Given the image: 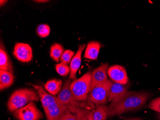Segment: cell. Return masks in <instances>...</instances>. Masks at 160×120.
<instances>
[{"label":"cell","instance_id":"obj_1","mask_svg":"<svg viewBox=\"0 0 160 120\" xmlns=\"http://www.w3.org/2000/svg\"><path fill=\"white\" fill-rule=\"evenodd\" d=\"M149 96L150 94L147 93L128 91L118 100L111 102L109 106V117L139 109L146 103Z\"/></svg>","mask_w":160,"mask_h":120},{"label":"cell","instance_id":"obj_2","mask_svg":"<svg viewBox=\"0 0 160 120\" xmlns=\"http://www.w3.org/2000/svg\"><path fill=\"white\" fill-rule=\"evenodd\" d=\"M36 91L29 88H21L14 91L10 97L7 108L11 112L22 108L32 102H39Z\"/></svg>","mask_w":160,"mask_h":120},{"label":"cell","instance_id":"obj_3","mask_svg":"<svg viewBox=\"0 0 160 120\" xmlns=\"http://www.w3.org/2000/svg\"><path fill=\"white\" fill-rule=\"evenodd\" d=\"M92 81V72L88 71L81 77L71 83L70 89L73 100L79 102H87L90 92Z\"/></svg>","mask_w":160,"mask_h":120},{"label":"cell","instance_id":"obj_4","mask_svg":"<svg viewBox=\"0 0 160 120\" xmlns=\"http://www.w3.org/2000/svg\"><path fill=\"white\" fill-rule=\"evenodd\" d=\"M112 82L107 81L97 85L89 94L87 102L92 108H97L100 105H105L108 101V95Z\"/></svg>","mask_w":160,"mask_h":120},{"label":"cell","instance_id":"obj_5","mask_svg":"<svg viewBox=\"0 0 160 120\" xmlns=\"http://www.w3.org/2000/svg\"><path fill=\"white\" fill-rule=\"evenodd\" d=\"M91 106H84L83 104L75 101L70 105L59 120H82L92 109Z\"/></svg>","mask_w":160,"mask_h":120},{"label":"cell","instance_id":"obj_6","mask_svg":"<svg viewBox=\"0 0 160 120\" xmlns=\"http://www.w3.org/2000/svg\"><path fill=\"white\" fill-rule=\"evenodd\" d=\"M13 113V116L18 120H39L43 118V114L34 102L18 109Z\"/></svg>","mask_w":160,"mask_h":120},{"label":"cell","instance_id":"obj_7","mask_svg":"<svg viewBox=\"0 0 160 120\" xmlns=\"http://www.w3.org/2000/svg\"><path fill=\"white\" fill-rule=\"evenodd\" d=\"M62 103L59 100L50 104L45 109L44 111L48 120H59L64 112L69 108Z\"/></svg>","mask_w":160,"mask_h":120},{"label":"cell","instance_id":"obj_8","mask_svg":"<svg viewBox=\"0 0 160 120\" xmlns=\"http://www.w3.org/2000/svg\"><path fill=\"white\" fill-rule=\"evenodd\" d=\"M13 54L19 61L23 63H28L33 59L32 48L27 43H17L14 46Z\"/></svg>","mask_w":160,"mask_h":120},{"label":"cell","instance_id":"obj_9","mask_svg":"<svg viewBox=\"0 0 160 120\" xmlns=\"http://www.w3.org/2000/svg\"><path fill=\"white\" fill-rule=\"evenodd\" d=\"M108 75L114 82L120 84H127L128 81L126 70L124 67L119 65L111 66L108 69Z\"/></svg>","mask_w":160,"mask_h":120},{"label":"cell","instance_id":"obj_10","mask_svg":"<svg viewBox=\"0 0 160 120\" xmlns=\"http://www.w3.org/2000/svg\"><path fill=\"white\" fill-rule=\"evenodd\" d=\"M85 44H80L78 46V50L70 63V74L69 78L72 81L76 79V74L81 66L82 55V51L86 47Z\"/></svg>","mask_w":160,"mask_h":120},{"label":"cell","instance_id":"obj_11","mask_svg":"<svg viewBox=\"0 0 160 120\" xmlns=\"http://www.w3.org/2000/svg\"><path fill=\"white\" fill-rule=\"evenodd\" d=\"M108 64L106 63L93 70L92 72V81L91 91L97 85L108 80Z\"/></svg>","mask_w":160,"mask_h":120},{"label":"cell","instance_id":"obj_12","mask_svg":"<svg viewBox=\"0 0 160 120\" xmlns=\"http://www.w3.org/2000/svg\"><path fill=\"white\" fill-rule=\"evenodd\" d=\"M27 84L35 88V91L39 97V100L44 110L46 109L50 104L59 100L57 97L54 96L53 95L48 93L45 90L40 86L36 85L31 83H28Z\"/></svg>","mask_w":160,"mask_h":120},{"label":"cell","instance_id":"obj_13","mask_svg":"<svg viewBox=\"0 0 160 120\" xmlns=\"http://www.w3.org/2000/svg\"><path fill=\"white\" fill-rule=\"evenodd\" d=\"M71 83L72 82L70 79H67L65 81L62 88L57 97L58 99L62 103L67 106H70V105L75 102L73 100L70 89Z\"/></svg>","mask_w":160,"mask_h":120},{"label":"cell","instance_id":"obj_14","mask_svg":"<svg viewBox=\"0 0 160 120\" xmlns=\"http://www.w3.org/2000/svg\"><path fill=\"white\" fill-rule=\"evenodd\" d=\"M128 91L127 87L125 86L116 82H112L108 95V101L112 102L118 100Z\"/></svg>","mask_w":160,"mask_h":120},{"label":"cell","instance_id":"obj_15","mask_svg":"<svg viewBox=\"0 0 160 120\" xmlns=\"http://www.w3.org/2000/svg\"><path fill=\"white\" fill-rule=\"evenodd\" d=\"M0 69L13 74V68L9 56L6 52L4 45L1 43L0 47Z\"/></svg>","mask_w":160,"mask_h":120},{"label":"cell","instance_id":"obj_16","mask_svg":"<svg viewBox=\"0 0 160 120\" xmlns=\"http://www.w3.org/2000/svg\"><path fill=\"white\" fill-rule=\"evenodd\" d=\"M101 47V45L99 42L96 41H91L87 44L83 58L91 60H97Z\"/></svg>","mask_w":160,"mask_h":120},{"label":"cell","instance_id":"obj_17","mask_svg":"<svg viewBox=\"0 0 160 120\" xmlns=\"http://www.w3.org/2000/svg\"><path fill=\"white\" fill-rule=\"evenodd\" d=\"M14 76L9 71L0 70V89L1 91L12 85L14 82Z\"/></svg>","mask_w":160,"mask_h":120},{"label":"cell","instance_id":"obj_18","mask_svg":"<svg viewBox=\"0 0 160 120\" xmlns=\"http://www.w3.org/2000/svg\"><path fill=\"white\" fill-rule=\"evenodd\" d=\"M62 81L60 79H54L49 80L45 84L44 87L50 94L56 95L60 93L62 89Z\"/></svg>","mask_w":160,"mask_h":120},{"label":"cell","instance_id":"obj_19","mask_svg":"<svg viewBox=\"0 0 160 120\" xmlns=\"http://www.w3.org/2000/svg\"><path fill=\"white\" fill-rule=\"evenodd\" d=\"M64 51V48L62 44L56 43L51 46L49 54L52 59L58 63Z\"/></svg>","mask_w":160,"mask_h":120},{"label":"cell","instance_id":"obj_20","mask_svg":"<svg viewBox=\"0 0 160 120\" xmlns=\"http://www.w3.org/2000/svg\"><path fill=\"white\" fill-rule=\"evenodd\" d=\"M109 106L100 105L96 108L92 114L93 120H106L108 116Z\"/></svg>","mask_w":160,"mask_h":120},{"label":"cell","instance_id":"obj_21","mask_svg":"<svg viewBox=\"0 0 160 120\" xmlns=\"http://www.w3.org/2000/svg\"><path fill=\"white\" fill-rule=\"evenodd\" d=\"M37 34L41 38H46L49 36L50 32V27L47 24H40L36 29Z\"/></svg>","mask_w":160,"mask_h":120},{"label":"cell","instance_id":"obj_22","mask_svg":"<svg viewBox=\"0 0 160 120\" xmlns=\"http://www.w3.org/2000/svg\"><path fill=\"white\" fill-rule=\"evenodd\" d=\"M74 51H72L71 50H65L62 55L60 59V62L62 64H65V65H68L71 63L72 60L73 58V57L74 56Z\"/></svg>","mask_w":160,"mask_h":120},{"label":"cell","instance_id":"obj_23","mask_svg":"<svg viewBox=\"0 0 160 120\" xmlns=\"http://www.w3.org/2000/svg\"><path fill=\"white\" fill-rule=\"evenodd\" d=\"M56 70L62 76H67L70 73V67L68 65L60 63L56 65Z\"/></svg>","mask_w":160,"mask_h":120},{"label":"cell","instance_id":"obj_24","mask_svg":"<svg viewBox=\"0 0 160 120\" xmlns=\"http://www.w3.org/2000/svg\"><path fill=\"white\" fill-rule=\"evenodd\" d=\"M149 108L160 113V97H157L151 101L149 104Z\"/></svg>","mask_w":160,"mask_h":120},{"label":"cell","instance_id":"obj_25","mask_svg":"<svg viewBox=\"0 0 160 120\" xmlns=\"http://www.w3.org/2000/svg\"><path fill=\"white\" fill-rule=\"evenodd\" d=\"M93 109H92L88 112V113L86 114V116L82 120H93L92 114H93V112H94Z\"/></svg>","mask_w":160,"mask_h":120},{"label":"cell","instance_id":"obj_26","mask_svg":"<svg viewBox=\"0 0 160 120\" xmlns=\"http://www.w3.org/2000/svg\"><path fill=\"white\" fill-rule=\"evenodd\" d=\"M34 2L38 3H45L48 2V1H46V0H37V1H34Z\"/></svg>","mask_w":160,"mask_h":120},{"label":"cell","instance_id":"obj_27","mask_svg":"<svg viewBox=\"0 0 160 120\" xmlns=\"http://www.w3.org/2000/svg\"><path fill=\"white\" fill-rule=\"evenodd\" d=\"M8 1H6V0H1L0 1V5H1V6H2V5H5L6 3H7Z\"/></svg>","mask_w":160,"mask_h":120},{"label":"cell","instance_id":"obj_28","mask_svg":"<svg viewBox=\"0 0 160 120\" xmlns=\"http://www.w3.org/2000/svg\"><path fill=\"white\" fill-rule=\"evenodd\" d=\"M128 120H142L141 119H137V118H135V119H129Z\"/></svg>","mask_w":160,"mask_h":120},{"label":"cell","instance_id":"obj_29","mask_svg":"<svg viewBox=\"0 0 160 120\" xmlns=\"http://www.w3.org/2000/svg\"><path fill=\"white\" fill-rule=\"evenodd\" d=\"M158 117H159V119H160V115H159V116H158Z\"/></svg>","mask_w":160,"mask_h":120}]
</instances>
